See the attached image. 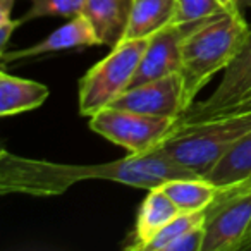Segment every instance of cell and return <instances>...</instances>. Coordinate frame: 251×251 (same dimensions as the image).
Listing matches in <instances>:
<instances>
[{"label": "cell", "mask_w": 251, "mask_h": 251, "mask_svg": "<svg viewBox=\"0 0 251 251\" xmlns=\"http://www.w3.org/2000/svg\"><path fill=\"white\" fill-rule=\"evenodd\" d=\"M250 25L241 11H226L198 23L182 42L181 69L186 110L206 83L232 62L243 47Z\"/></svg>", "instance_id": "7a4b0ae2"}, {"label": "cell", "mask_w": 251, "mask_h": 251, "mask_svg": "<svg viewBox=\"0 0 251 251\" xmlns=\"http://www.w3.org/2000/svg\"><path fill=\"white\" fill-rule=\"evenodd\" d=\"M220 2H222L229 11H239V9L236 7V4H234V0H220Z\"/></svg>", "instance_id": "cb8c5ba5"}, {"label": "cell", "mask_w": 251, "mask_h": 251, "mask_svg": "<svg viewBox=\"0 0 251 251\" xmlns=\"http://www.w3.org/2000/svg\"><path fill=\"white\" fill-rule=\"evenodd\" d=\"M251 244V188L220 193L206 210L201 251H241Z\"/></svg>", "instance_id": "8992f818"}, {"label": "cell", "mask_w": 251, "mask_h": 251, "mask_svg": "<svg viewBox=\"0 0 251 251\" xmlns=\"http://www.w3.org/2000/svg\"><path fill=\"white\" fill-rule=\"evenodd\" d=\"M248 97H251V25L243 47L224 71L219 86L206 100L195 101L184 112L181 121L184 124H191L215 117L236 107Z\"/></svg>", "instance_id": "52a82bcc"}, {"label": "cell", "mask_w": 251, "mask_h": 251, "mask_svg": "<svg viewBox=\"0 0 251 251\" xmlns=\"http://www.w3.org/2000/svg\"><path fill=\"white\" fill-rule=\"evenodd\" d=\"M198 25V23H196ZM195 25H172L165 26L148 38L147 49L141 57V62L133 77L131 86H138L147 81H153L169 74L179 73L181 69L182 42ZM129 86V88H131Z\"/></svg>", "instance_id": "9c48e42d"}, {"label": "cell", "mask_w": 251, "mask_h": 251, "mask_svg": "<svg viewBox=\"0 0 251 251\" xmlns=\"http://www.w3.org/2000/svg\"><path fill=\"white\" fill-rule=\"evenodd\" d=\"M86 0H31V5L19 18L23 25L40 18H67L81 16Z\"/></svg>", "instance_id": "e0dca14e"}, {"label": "cell", "mask_w": 251, "mask_h": 251, "mask_svg": "<svg viewBox=\"0 0 251 251\" xmlns=\"http://www.w3.org/2000/svg\"><path fill=\"white\" fill-rule=\"evenodd\" d=\"M50 95L49 86L0 71V115L11 117L42 107Z\"/></svg>", "instance_id": "5bb4252c"}, {"label": "cell", "mask_w": 251, "mask_h": 251, "mask_svg": "<svg viewBox=\"0 0 251 251\" xmlns=\"http://www.w3.org/2000/svg\"><path fill=\"white\" fill-rule=\"evenodd\" d=\"M167 196L176 203L179 212H201L208 210L217 201L220 188L205 177L172 179L160 186Z\"/></svg>", "instance_id": "2e32d148"}, {"label": "cell", "mask_w": 251, "mask_h": 251, "mask_svg": "<svg viewBox=\"0 0 251 251\" xmlns=\"http://www.w3.org/2000/svg\"><path fill=\"white\" fill-rule=\"evenodd\" d=\"M234 4H236V7L239 9L241 12L251 9V0H234Z\"/></svg>", "instance_id": "603a6c76"}, {"label": "cell", "mask_w": 251, "mask_h": 251, "mask_svg": "<svg viewBox=\"0 0 251 251\" xmlns=\"http://www.w3.org/2000/svg\"><path fill=\"white\" fill-rule=\"evenodd\" d=\"M229 11L220 0H176L174 23L196 25Z\"/></svg>", "instance_id": "d6986e66"}, {"label": "cell", "mask_w": 251, "mask_h": 251, "mask_svg": "<svg viewBox=\"0 0 251 251\" xmlns=\"http://www.w3.org/2000/svg\"><path fill=\"white\" fill-rule=\"evenodd\" d=\"M250 133L251 110L234 112L191 124L181 121L177 131L158 148L177 164L205 177L213 165Z\"/></svg>", "instance_id": "3957f363"}, {"label": "cell", "mask_w": 251, "mask_h": 251, "mask_svg": "<svg viewBox=\"0 0 251 251\" xmlns=\"http://www.w3.org/2000/svg\"><path fill=\"white\" fill-rule=\"evenodd\" d=\"M179 213H181L179 208L169 198L164 189H148L147 196L143 198L140 208H138L134 229L129 237V243L126 244V250L145 251L148 243L157 236L158 230L164 229Z\"/></svg>", "instance_id": "8fae6325"}, {"label": "cell", "mask_w": 251, "mask_h": 251, "mask_svg": "<svg viewBox=\"0 0 251 251\" xmlns=\"http://www.w3.org/2000/svg\"><path fill=\"white\" fill-rule=\"evenodd\" d=\"M220 188V193H234L251 188V133L230 148L205 176Z\"/></svg>", "instance_id": "4fadbf2b"}, {"label": "cell", "mask_w": 251, "mask_h": 251, "mask_svg": "<svg viewBox=\"0 0 251 251\" xmlns=\"http://www.w3.org/2000/svg\"><path fill=\"white\" fill-rule=\"evenodd\" d=\"M181 126V119L155 117L117 107H105L90 117V129L127 153H147L158 148Z\"/></svg>", "instance_id": "5b68a950"}, {"label": "cell", "mask_w": 251, "mask_h": 251, "mask_svg": "<svg viewBox=\"0 0 251 251\" xmlns=\"http://www.w3.org/2000/svg\"><path fill=\"white\" fill-rule=\"evenodd\" d=\"M90 47H101L93 26L90 25L83 14L69 19L66 25L53 29L47 38L35 45L25 47L18 50H5L0 53L2 64L18 62V60L36 59V57L47 55V53L62 52V50H76V49H90Z\"/></svg>", "instance_id": "30bf717a"}, {"label": "cell", "mask_w": 251, "mask_h": 251, "mask_svg": "<svg viewBox=\"0 0 251 251\" xmlns=\"http://www.w3.org/2000/svg\"><path fill=\"white\" fill-rule=\"evenodd\" d=\"M148 40H122L79 79V114L91 117L108 107L133 83Z\"/></svg>", "instance_id": "277c9868"}, {"label": "cell", "mask_w": 251, "mask_h": 251, "mask_svg": "<svg viewBox=\"0 0 251 251\" xmlns=\"http://www.w3.org/2000/svg\"><path fill=\"white\" fill-rule=\"evenodd\" d=\"M246 110H251V97H248L246 100H243L241 103H237L236 107L229 108L227 112H224V114H234V112H246ZM222 115V114H220Z\"/></svg>", "instance_id": "7402d4cb"}, {"label": "cell", "mask_w": 251, "mask_h": 251, "mask_svg": "<svg viewBox=\"0 0 251 251\" xmlns=\"http://www.w3.org/2000/svg\"><path fill=\"white\" fill-rule=\"evenodd\" d=\"M248 250H251V244H250V248H248Z\"/></svg>", "instance_id": "d4e9b609"}, {"label": "cell", "mask_w": 251, "mask_h": 251, "mask_svg": "<svg viewBox=\"0 0 251 251\" xmlns=\"http://www.w3.org/2000/svg\"><path fill=\"white\" fill-rule=\"evenodd\" d=\"M176 0H134L124 40H148L174 23Z\"/></svg>", "instance_id": "9a60e30c"}, {"label": "cell", "mask_w": 251, "mask_h": 251, "mask_svg": "<svg viewBox=\"0 0 251 251\" xmlns=\"http://www.w3.org/2000/svg\"><path fill=\"white\" fill-rule=\"evenodd\" d=\"M16 0H0V53L9 50V42H11L14 31L23 26L19 18L12 16Z\"/></svg>", "instance_id": "ffe728a7"}, {"label": "cell", "mask_w": 251, "mask_h": 251, "mask_svg": "<svg viewBox=\"0 0 251 251\" xmlns=\"http://www.w3.org/2000/svg\"><path fill=\"white\" fill-rule=\"evenodd\" d=\"M134 0H86L83 16L90 21L101 47H115L124 40Z\"/></svg>", "instance_id": "7c38bea8"}, {"label": "cell", "mask_w": 251, "mask_h": 251, "mask_svg": "<svg viewBox=\"0 0 251 251\" xmlns=\"http://www.w3.org/2000/svg\"><path fill=\"white\" fill-rule=\"evenodd\" d=\"M203 236H205V226L188 230L182 236L176 237L174 241L164 248V251H201Z\"/></svg>", "instance_id": "44dd1931"}, {"label": "cell", "mask_w": 251, "mask_h": 251, "mask_svg": "<svg viewBox=\"0 0 251 251\" xmlns=\"http://www.w3.org/2000/svg\"><path fill=\"white\" fill-rule=\"evenodd\" d=\"M108 107L126 108L155 117L181 119L186 112L184 83L179 73L147 81L127 88Z\"/></svg>", "instance_id": "ba28073f"}, {"label": "cell", "mask_w": 251, "mask_h": 251, "mask_svg": "<svg viewBox=\"0 0 251 251\" xmlns=\"http://www.w3.org/2000/svg\"><path fill=\"white\" fill-rule=\"evenodd\" d=\"M206 220V210L201 212H189L184 213L181 212L176 219H172L164 229H160L157 232V236L148 243L145 251H164V248L167 246L171 241H174L176 237L182 236L188 230H193L196 227H203Z\"/></svg>", "instance_id": "ac0fdd59"}, {"label": "cell", "mask_w": 251, "mask_h": 251, "mask_svg": "<svg viewBox=\"0 0 251 251\" xmlns=\"http://www.w3.org/2000/svg\"><path fill=\"white\" fill-rule=\"evenodd\" d=\"M200 177L188 167L177 164L160 148L147 153H129L127 157L103 164H62L45 158H31L0 151V193L2 195L59 196L81 181L97 179L140 189L160 188L167 181Z\"/></svg>", "instance_id": "6da1fadb"}]
</instances>
